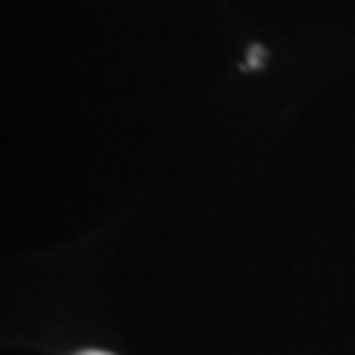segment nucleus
<instances>
[{
	"label": "nucleus",
	"instance_id": "obj_1",
	"mask_svg": "<svg viewBox=\"0 0 355 355\" xmlns=\"http://www.w3.org/2000/svg\"><path fill=\"white\" fill-rule=\"evenodd\" d=\"M77 355H113V352H101V349H86V352H77Z\"/></svg>",
	"mask_w": 355,
	"mask_h": 355
}]
</instances>
